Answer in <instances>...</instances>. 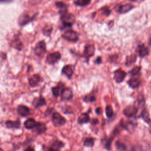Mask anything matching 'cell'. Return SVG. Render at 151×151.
<instances>
[{
	"label": "cell",
	"instance_id": "d590c367",
	"mask_svg": "<svg viewBox=\"0 0 151 151\" xmlns=\"http://www.w3.org/2000/svg\"><path fill=\"white\" fill-rule=\"evenodd\" d=\"M101 112H102V109H101L100 107H98V108H97V109H96V114H97V115H100Z\"/></svg>",
	"mask_w": 151,
	"mask_h": 151
},
{
	"label": "cell",
	"instance_id": "74e56055",
	"mask_svg": "<svg viewBox=\"0 0 151 151\" xmlns=\"http://www.w3.org/2000/svg\"><path fill=\"white\" fill-rule=\"evenodd\" d=\"M45 151H56V150H54V149L53 147H51L47 148V149L46 150H45Z\"/></svg>",
	"mask_w": 151,
	"mask_h": 151
},
{
	"label": "cell",
	"instance_id": "e575fe53",
	"mask_svg": "<svg viewBox=\"0 0 151 151\" xmlns=\"http://www.w3.org/2000/svg\"><path fill=\"white\" fill-rule=\"evenodd\" d=\"M91 122H92V125H97V124H98V123H99V120H98L97 119L94 118V119H92V120L91 121Z\"/></svg>",
	"mask_w": 151,
	"mask_h": 151
},
{
	"label": "cell",
	"instance_id": "60d3db41",
	"mask_svg": "<svg viewBox=\"0 0 151 151\" xmlns=\"http://www.w3.org/2000/svg\"><path fill=\"white\" fill-rule=\"evenodd\" d=\"M150 133H151V130H150Z\"/></svg>",
	"mask_w": 151,
	"mask_h": 151
},
{
	"label": "cell",
	"instance_id": "277c9868",
	"mask_svg": "<svg viewBox=\"0 0 151 151\" xmlns=\"http://www.w3.org/2000/svg\"><path fill=\"white\" fill-rule=\"evenodd\" d=\"M61 20L64 26L67 27H71L75 21V18L74 16L67 13L62 15Z\"/></svg>",
	"mask_w": 151,
	"mask_h": 151
},
{
	"label": "cell",
	"instance_id": "4fadbf2b",
	"mask_svg": "<svg viewBox=\"0 0 151 151\" xmlns=\"http://www.w3.org/2000/svg\"><path fill=\"white\" fill-rule=\"evenodd\" d=\"M137 52L139 54V56L140 57H143L147 56L149 53V49L146 46H145L143 44L140 45L137 47Z\"/></svg>",
	"mask_w": 151,
	"mask_h": 151
},
{
	"label": "cell",
	"instance_id": "603a6c76",
	"mask_svg": "<svg viewBox=\"0 0 151 151\" xmlns=\"http://www.w3.org/2000/svg\"><path fill=\"white\" fill-rule=\"evenodd\" d=\"M31 20V19L30 18V17H29V16L26 14H23L20 17L19 19V23L21 25L23 26L27 24Z\"/></svg>",
	"mask_w": 151,
	"mask_h": 151
},
{
	"label": "cell",
	"instance_id": "7402d4cb",
	"mask_svg": "<svg viewBox=\"0 0 151 151\" xmlns=\"http://www.w3.org/2000/svg\"><path fill=\"white\" fill-rule=\"evenodd\" d=\"M35 128H36V130L38 134H42V133H44L46 132V130H47L46 125L42 122H37Z\"/></svg>",
	"mask_w": 151,
	"mask_h": 151
},
{
	"label": "cell",
	"instance_id": "d4e9b609",
	"mask_svg": "<svg viewBox=\"0 0 151 151\" xmlns=\"http://www.w3.org/2000/svg\"><path fill=\"white\" fill-rule=\"evenodd\" d=\"M115 146L119 151H126V146L125 143H123L122 142H120L119 140L116 141L115 143Z\"/></svg>",
	"mask_w": 151,
	"mask_h": 151
},
{
	"label": "cell",
	"instance_id": "9c48e42d",
	"mask_svg": "<svg viewBox=\"0 0 151 151\" xmlns=\"http://www.w3.org/2000/svg\"><path fill=\"white\" fill-rule=\"evenodd\" d=\"M126 75V74L123 70L121 69H119L115 72L114 79L117 83H121L124 80V79Z\"/></svg>",
	"mask_w": 151,
	"mask_h": 151
},
{
	"label": "cell",
	"instance_id": "3957f363",
	"mask_svg": "<svg viewBox=\"0 0 151 151\" xmlns=\"http://www.w3.org/2000/svg\"><path fill=\"white\" fill-rule=\"evenodd\" d=\"M137 113H138L137 108L134 105L127 106L124 109L123 111V115L127 117H129V118L136 117Z\"/></svg>",
	"mask_w": 151,
	"mask_h": 151
},
{
	"label": "cell",
	"instance_id": "ac0fdd59",
	"mask_svg": "<svg viewBox=\"0 0 151 151\" xmlns=\"http://www.w3.org/2000/svg\"><path fill=\"white\" fill-rule=\"evenodd\" d=\"M62 73L64 74L67 77L70 79L73 73V67L70 65H67L64 66L62 70Z\"/></svg>",
	"mask_w": 151,
	"mask_h": 151
},
{
	"label": "cell",
	"instance_id": "9a60e30c",
	"mask_svg": "<svg viewBox=\"0 0 151 151\" xmlns=\"http://www.w3.org/2000/svg\"><path fill=\"white\" fill-rule=\"evenodd\" d=\"M137 100V103H138L137 104L138 107H137V110H139V109H140V110H141V112H142L145 106V97H144L143 94H139Z\"/></svg>",
	"mask_w": 151,
	"mask_h": 151
},
{
	"label": "cell",
	"instance_id": "6da1fadb",
	"mask_svg": "<svg viewBox=\"0 0 151 151\" xmlns=\"http://www.w3.org/2000/svg\"><path fill=\"white\" fill-rule=\"evenodd\" d=\"M120 132V130H119V127H116L115 128V129L112 131L111 133L110 136L109 138H105L103 139L101 141L102 142L104 147L107 150H110L111 149V145L113 140L114 139L115 137Z\"/></svg>",
	"mask_w": 151,
	"mask_h": 151
},
{
	"label": "cell",
	"instance_id": "1f68e13d",
	"mask_svg": "<svg viewBox=\"0 0 151 151\" xmlns=\"http://www.w3.org/2000/svg\"><path fill=\"white\" fill-rule=\"evenodd\" d=\"M61 87L59 85L57 86H56L52 89V92L53 96L55 97H58L60 93V90H61Z\"/></svg>",
	"mask_w": 151,
	"mask_h": 151
},
{
	"label": "cell",
	"instance_id": "5b68a950",
	"mask_svg": "<svg viewBox=\"0 0 151 151\" xmlns=\"http://www.w3.org/2000/svg\"><path fill=\"white\" fill-rule=\"evenodd\" d=\"M63 37L72 42H76L78 40L79 37L77 33L73 30H67L63 34Z\"/></svg>",
	"mask_w": 151,
	"mask_h": 151
},
{
	"label": "cell",
	"instance_id": "ba28073f",
	"mask_svg": "<svg viewBox=\"0 0 151 151\" xmlns=\"http://www.w3.org/2000/svg\"><path fill=\"white\" fill-rule=\"evenodd\" d=\"M73 91L70 88H64L61 92V98L64 100H69L73 97Z\"/></svg>",
	"mask_w": 151,
	"mask_h": 151
},
{
	"label": "cell",
	"instance_id": "f546056e",
	"mask_svg": "<svg viewBox=\"0 0 151 151\" xmlns=\"http://www.w3.org/2000/svg\"><path fill=\"white\" fill-rule=\"evenodd\" d=\"M91 1V0H76L74 2L75 4L80 7H84L87 6Z\"/></svg>",
	"mask_w": 151,
	"mask_h": 151
},
{
	"label": "cell",
	"instance_id": "d6986e66",
	"mask_svg": "<svg viewBox=\"0 0 151 151\" xmlns=\"http://www.w3.org/2000/svg\"><path fill=\"white\" fill-rule=\"evenodd\" d=\"M6 125L8 128H20L21 126V123L19 120L16 121H11V120H7L6 122Z\"/></svg>",
	"mask_w": 151,
	"mask_h": 151
},
{
	"label": "cell",
	"instance_id": "836d02e7",
	"mask_svg": "<svg viewBox=\"0 0 151 151\" xmlns=\"http://www.w3.org/2000/svg\"><path fill=\"white\" fill-rule=\"evenodd\" d=\"M140 71V67L139 66H135V67H133L131 71L130 72V73L132 75V76H136L137 75L139 72Z\"/></svg>",
	"mask_w": 151,
	"mask_h": 151
},
{
	"label": "cell",
	"instance_id": "8d00e7d4",
	"mask_svg": "<svg viewBox=\"0 0 151 151\" xmlns=\"http://www.w3.org/2000/svg\"><path fill=\"white\" fill-rule=\"evenodd\" d=\"M24 151H34V149L33 147L29 146V147H27V148L25 149Z\"/></svg>",
	"mask_w": 151,
	"mask_h": 151
},
{
	"label": "cell",
	"instance_id": "7a4b0ae2",
	"mask_svg": "<svg viewBox=\"0 0 151 151\" xmlns=\"http://www.w3.org/2000/svg\"><path fill=\"white\" fill-rule=\"evenodd\" d=\"M52 122L56 127H59L64 125L66 123V120L59 113L55 112L52 116Z\"/></svg>",
	"mask_w": 151,
	"mask_h": 151
},
{
	"label": "cell",
	"instance_id": "5bb4252c",
	"mask_svg": "<svg viewBox=\"0 0 151 151\" xmlns=\"http://www.w3.org/2000/svg\"><path fill=\"white\" fill-rule=\"evenodd\" d=\"M17 112L18 113L23 117L27 116L30 113V109L26 106L24 105H20L17 107Z\"/></svg>",
	"mask_w": 151,
	"mask_h": 151
},
{
	"label": "cell",
	"instance_id": "4dcf8cb0",
	"mask_svg": "<svg viewBox=\"0 0 151 151\" xmlns=\"http://www.w3.org/2000/svg\"><path fill=\"white\" fill-rule=\"evenodd\" d=\"M64 146V143L61 141H55L53 144V147L54 149V150H57L58 151L59 149Z\"/></svg>",
	"mask_w": 151,
	"mask_h": 151
},
{
	"label": "cell",
	"instance_id": "ab89813d",
	"mask_svg": "<svg viewBox=\"0 0 151 151\" xmlns=\"http://www.w3.org/2000/svg\"><path fill=\"white\" fill-rule=\"evenodd\" d=\"M149 44L151 46V36L149 38Z\"/></svg>",
	"mask_w": 151,
	"mask_h": 151
},
{
	"label": "cell",
	"instance_id": "f1b7e54d",
	"mask_svg": "<svg viewBox=\"0 0 151 151\" xmlns=\"http://www.w3.org/2000/svg\"><path fill=\"white\" fill-rule=\"evenodd\" d=\"M105 112H106V115L108 118H111L113 116L114 112H113V109L112 106H110V105L107 106L106 107Z\"/></svg>",
	"mask_w": 151,
	"mask_h": 151
},
{
	"label": "cell",
	"instance_id": "8fae6325",
	"mask_svg": "<svg viewBox=\"0 0 151 151\" xmlns=\"http://www.w3.org/2000/svg\"><path fill=\"white\" fill-rule=\"evenodd\" d=\"M90 121V117L88 113H82L77 120V123L80 125L86 124L89 123Z\"/></svg>",
	"mask_w": 151,
	"mask_h": 151
},
{
	"label": "cell",
	"instance_id": "8992f818",
	"mask_svg": "<svg viewBox=\"0 0 151 151\" xmlns=\"http://www.w3.org/2000/svg\"><path fill=\"white\" fill-rule=\"evenodd\" d=\"M46 50V46L44 42H40L36 46L34 49V52L36 55L39 56H42L43 55Z\"/></svg>",
	"mask_w": 151,
	"mask_h": 151
},
{
	"label": "cell",
	"instance_id": "d6a6232c",
	"mask_svg": "<svg viewBox=\"0 0 151 151\" xmlns=\"http://www.w3.org/2000/svg\"><path fill=\"white\" fill-rule=\"evenodd\" d=\"M136 59V56L135 55H132L127 58L126 64L127 65H130L132 63H133L134 62H135Z\"/></svg>",
	"mask_w": 151,
	"mask_h": 151
},
{
	"label": "cell",
	"instance_id": "4316f807",
	"mask_svg": "<svg viewBox=\"0 0 151 151\" xmlns=\"http://www.w3.org/2000/svg\"><path fill=\"white\" fill-rule=\"evenodd\" d=\"M46 100L43 97L39 98L38 99L35 100V102H34V104L35 105L36 107H39L44 106L46 104Z\"/></svg>",
	"mask_w": 151,
	"mask_h": 151
},
{
	"label": "cell",
	"instance_id": "f35d334b",
	"mask_svg": "<svg viewBox=\"0 0 151 151\" xmlns=\"http://www.w3.org/2000/svg\"><path fill=\"white\" fill-rule=\"evenodd\" d=\"M96 62H97V64H99V63H101V59H100V57H98V58L97 59Z\"/></svg>",
	"mask_w": 151,
	"mask_h": 151
},
{
	"label": "cell",
	"instance_id": "cb8c5ba5",
	"mask_svg": "<svg viewBox=\"0 0 151 151\" xmlns=\"http://www.w3.org/2000/svg\"><path fill=\"white\" fill-rule=\"evenodd\" d=\"M95 142V139L93 137H87L86 138L83 143V145L86 147H91L94 146Z\"/></svg>",
	"mask_w": 151,
	"mask_h": 151
},
{
	"label": "cell",
	"instance_id": "ffe728a7",
	"mask_svg": "<svg viewBox=\"0 0 151 151\" xmlns=\"http://www.w3.org/2000/svg\"><path fill=\"white\" fill-rule=\"evenodd\" d=\"M37 122H36L34 119L30 118L25 122L24 126L27 129H33L35 128V127L37 125Z\"/></svg>",
	"mask_w": 151,
	"mask_h": 151
},
{
	"label": "cell",
	"instance_id": "44dd1931",
	"mask_svg": "<svg viewBox=\"0 0 151 151\" xmlns=\"http://www.w3.org/2000/svg\"><path fill=\"white\" fill-rule=\"evenodd\" d=\"M41 80V77L39 75L35 74L33 76L31 77V78L29 80V83L30 85L32 87H35L38 85L39 83Z\"/></svg>",
	"mask_w": 151,
	"mask_h": 151
},
{
	"label": "cell",
	"instance_id": "7c38bea8",
	"mask_svg": "<svg viewBox=\"0 0 151 151\" xmlns=\"http://www.w3.org/2000/svg\"><path fill=\"white\" fill-rule=\"evenodd\" d=\"M94 52H95L94 46L93 45H88L85 47L84 56L86 57V58L89 59L94 55Z\"/></svg>",
	"mask_w": 151,
	"mask_h": 151
},
{
	"label": "cell",
	"instance_id": "30bf717a",
	"mask_svg": "<svg viewBox=\"0 0 151 151\" xmlns=\"http://www.w3.org/2000/svg\"><path fill=\"white\" fill-rule=\"evenodd\" d=\"M138 117H141L147 124L151 123V119L150 117L149 112L145 107L140 113V115L138 116Z\"/></svg>",
	"mask_w": 151,
	"mask_h": 151
},
{
	"label": "cell",
	"instance_id": "484cf974",
	"mask_svg": "<svg viewBox=\"0 0 151 151\" xmlns=\"http://www.w3.org/2000/svg\"><path fill=\"white\" fill-rule=\"evenodd\" d=\"M83 100L86 103H93L96 100V97L94 94H89L84 96Z\"/></svg>",
	"mask_w": 151,
	"mask_h": 151
},
{
	"label": "cell",
	"instance_id": "2e32d148",
	"mask_svg": "<svg viewBox=\"0 0 151 151\" xmlns=\"http://www.w3.org/2000/svg\"><path fill=\"white\" fill-rule=\"evenodd\" d=\"M127 83L129 86L132 89H136L140 86V81L138 78L133 77L128 81Z\"/></svg>",
	"mask_w": 151,
	"mask_h": 151
},
{
	"label": "cell",
	"instance_id": "e0dca14e",
	"mask_svg": "<svg viewBox=\"0 0 151 151\" xmlns=\"http://www.w3.org/2000/svg\"><path fill=\"white\" fill-rule=\"evenodd\" d=\"M133 9V6L132 5L127 4L120 6L118 9V12L120 14H125L129 12Z\"/></svg>",
	"mask_w": 151,
	"mask_h": 151
},
{
	"label": "cell",
	"instance_id": "83f0119b",
	"mask_svg": "<svg viewBox=\"0 0 151 151\" xmlns=\"http://www.w3.org/2000/svg\"><path fill=\"white\" fill-rule=\"evenodd\" d=\"M56 6L59 9L60 12L61 13H62L63 14L67 13L66 11H67V6L66 4H64L62 2H58L56 4Z\"/></svg>",
	"mask_w": 151,
	"mask_h": 151
},
{
	"label": "cell",
	"instance_id": "52a82bcc",
	"mask_svg": "<svg viewBox=\"0 0 151 151\" xmlns=\"http://www.w3.org/2000/svg\"><path fill=\"white\" fill-rule=\"evenodd\" d=\"M61 58V54L59 52H54L49 54L47 57V62L51 64L57 62Z\"/></svg>",
	"mask_w": 151,
	"mask_h": 151
}]
</instances>
